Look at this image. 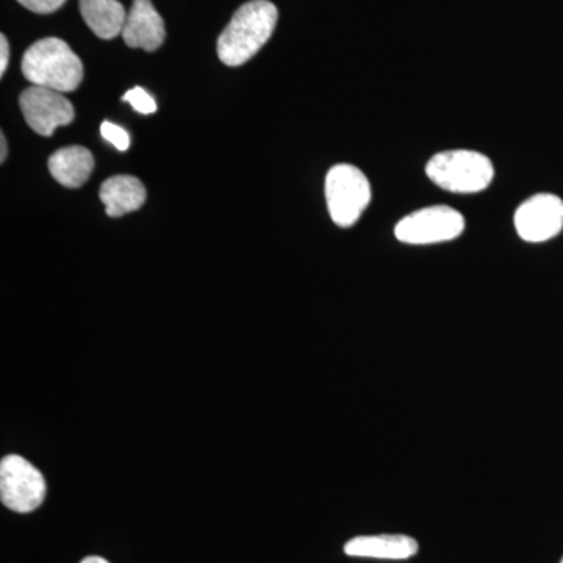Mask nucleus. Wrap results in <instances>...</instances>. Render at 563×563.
I'll use <instances>...</instances> for the list:
<instances>
[{"label": "nucleus", "instance_id": "2", "mask_svg": "<svg viewBox=\"0 0 563 563\" xmlns=\"http://www.w3.org/2000/svg\"><path fill=\"white\" fill-rule=\"evenodd\" d=\"M22 74L35 87L65 95L79 88L84 80V65L68 43L60 38H44L25 52Z\"/></svg>", "mask_w": 563, "mask_h": 563}, {"label": "nucleus", "instance_id": "11", "mask_svg": "<svg viewBox=\"0 0 563 563\" xmlns=\"http://www.w3.org/2000/svg\"><path fill=\"white\" fill-rule=\"evenodd\" d=\"M99 198L111 218L124 217L146 202V188L133 176H113L103 181Z\"/></svg>", "mask_w": 563, "mask_h": 563}, {"label": "nucleus", "instance_id": "12", "mask_svg": "<svg viewBox=\"0 0 563 563\" xmlns=\"http://www.w3.org/2000/svg\"><path fill=\"white\" fill-rule=\"evenodd\" d=\"M52 177L66 188H79L90 179L95 157L87 147L68 146L58 150L49 158Z\"/></svg>", "mask_w": 563, "mask_h": 563}, {"label": "nucleus", "instance_id": "18", "mask_svg": "<svg viewBox=\"0 0 563 563\" xmlns=\"http://www.w3.org/2000/svg\"><path fill=\"white\" fill-rule=\"evenodd\" d=\"M7 158V140L3 133H0V162H5Z\"/></svg>", "mask_w": 563, "mask_h": 563}, {"label": "nucleus", "instance_id": "15", "mask_svg": "<svg viewBox=\"0 0 563 563\" xmlns=\"http://www.w3.org/2000/svg\"><path fill=\"white\" fill-rule=\"evenodd\" d=\"M101 133L103 140L113 144L118 151H128L129 146H131V136H129V133L125 132L124 129L120 128V125L113 124V122L103 121L101 125Z\"/></svg>", "mask_w": 563, "mask_h": 563}, {"label": "nucleus", "instance_id": "20", "mask_svg": "<svg viewBox=\"0 0 563 563\" xmlns=\"http://www.w3.org/2000/svg\"><path fill=\"white\" fill-rule=\"evenodd\" d=\"M561 563H563V559H562V562H561Z\"/></svg>", "mask_w": 563, "mask_h": 563}, {"label": "nucleus", "instance_id": "6", "mask_svg": "<svg viewBox=\"0 0 563 563\" xmlns=\"http://www.w3.org/2000/svg\"><path fill=\"white\" fill-rule=\"evenodd\" d=\"M46 498V481L31 462L16 454L7 455L0 462V499L5 507L18 514L38 509Z\"/></svg>", "mask_w": 563, "mask_h": 563}, {"label": "nucleus", "instance_id": "13", "mask_svg": "<svg viewBox=\"0 0 563 563\" xmlns=\"http://www.w3.org/2000/svg\"><path fill=\"white\" fill-rule=\"evenodd\" d=\"M80 14L92 33L102 40L122 35L128 11L118 0H80Z\"/></svg>", "mask_w": 563, "mask_h": 563}, {"label": "nucleus", "instance_id": "19", "mask_svg": "<svg viewBox=\"0 0 563 563\" xmlns=\"http://www.w3.org/2000/svg\"><path fill=\"white\" fill-rule=\"evenodd\" d=\"M80 563H110L106 559L99 558V555H90V558L84 559Z\"/></svg>", "mask_w": 563, "mask_h": 563}, {"label": "nucleus", "instance_id": "1", "mask_svg": "<svg viewBox=\"0 0 563 563\" xmlns=\"http://www.w3.org/2000/svg\"><path fill=\"white\" fill-rule=\"evenodd\" d=\"M276 5L269 0H251L233 14L218 38V57L224 65L242 66L272 38L277 24Z\"/></svg>", "mask_w": 563, "mask_h": 563}, {"label": "nucleus", "instance_id": "14", "mask_svg": "<svg viewBox=\"0 0 563 563\" xmlns=\"http://www.w3.org/2000/svg\"><path fill=\"white\" fill-rule=\"evenodd\" d=\"M122 101L131 103L133 109L143 114H151L157 110V103H155L154 98H152L150 92L144 91L140 87L132 88V90L125 92Z\"/></svg>", "mask_w": 563, "mask_h": 563}, {"label": "nucleus", "instance_id": "10", "mask_svg": "<svg viewBox=\"0 0 563 563\" xmlns=\"http://www.w3.org/2000/svg\"><path fill=\"white\" fill-rule=\"evenodd\" d=\"M417 540L402 533L354 537L344 544V553L351 558L383 559V561H406L418 553Z\"/></svg>", "mask_w": 563, "mask_h": 563}, {"label": "nucleus", "instance_id": "7", "mask_svg": "<svg viewBox=\"0 0 563 563\" xmlns=\"http://www.w3.org/2000/svg\"><path fill=\"white\" fill-rule=\"evenodd\" d=\"M515 231L528 243H544L563 229V201L554 195H536L515 211Z\"/></svg>", "mask_w": 563, "mask_h": 563}, {"label": "nucleus", "instance_id": "17", "mask_svg": "<svg viewBox=\"0 0 563 563\" xmlns=\"http://www.w3.org/2000/svg\"><path fill=\"white\" fill-rule=\"evenodd\" d=\"M9 41H7L5 35H0V76H3V73H5L7 66H9Z\"/></svg>", "mask_w": 563, "mask_h": 563}, {"label": "nucleus", "instance_id": "4", "mask_svg": "<svg viewBox=\"0 0 563 563\" xmlns=\"http://www.w3.org/2000/svg\"><path fill=\"white\" fill-rule=\"evenodd\" d=\"M372 185L355 166L335 165L325 177V202L339 228H351L372 202Z\"/></svg>", "mask_w": 563, "mask_h": 563}, {"label": "nucleus", "instance_id": "8", "mask_svg": "<svg viewBox=\"0 0 563 563\" xmlns=\"http://www.w3.org/2000/svg\"><path fill=\"white\" fill-rule=\"evenodd\" d=\"M20 106L29 128L38 135L51 136L63 125L74 121V107L63 92L33 87L22 92Z\"/></svg>", "mask_w": 563, "mask_h": 563}, {"label": "nucleus", "instance_id": "9", "mask_svg": "<svg viewBox=\"0 0 563 563\" xmlns=\"http://www.w3.org/2000/svg\"><path fill=\"white\" fill-rule=\"evenodd\" d=\"M165 22L151 0H133L128 11L122 38L133 49L157 51L165 41Z\"/></svg>", "mask_w": 563, "mask_h": 563}, {"label": "nucleus", "instance_id": "5", "mask_svg": "<svg viewBox=\"0 0 563 563\" xmlns=\"http://www.w3.org/2000/svg\"><path fill=\"white\" fill-rule=\"evenodd\" d=\"M465 231L461 211L446 206H433L413 211L396 224L395 235L404 244L429 246L453 242Z\"/></svg>", "mask_w": 563, "mask_h": 563}, {"label": "nucleus", "instance_id": "3", "mask_svg": "<svg viewBox=\"0 0 563 563\" xmlns=\"http://www.w3.org/2000/svg\"><path fill=\"white\" fill-rule=\"evenodd\" d=\"M429 179L455 195H474L490 187L495 168L487 155L476 151H446L433 155L426 165Z\"/></svg>", "mask_w": 563, "mask_h": 563}, {"label": "nucleus", "instance_id": "16", "mask_svg": "<svg viewBox=\"0 0 563 563\" xmlns=\"http://www.w3.org/2000/svg\"><path fill=\"white\" fill-rule=\"evenodd\" d=\"M18 2L33 13L47 14L62 9L66 0H18Z\"/></svg>", "mask_w": 563, "mask_h": 563}]
</instances>
